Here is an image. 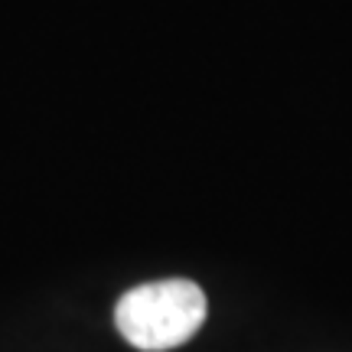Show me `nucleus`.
<instances>
[{
	"label": "nucleus",
	"instance_id": "1",
	"mask_svg": "<svg viewBox=\"0 0 352 352\" xmlns=\"http://www.w3.org/2000/svg\"><path fill=\"white\" fill-rule=\"evenodd\" d=\"M209 303L186 277L131 287L114 307V327L134 349L166 352L189 342L206 323Z\"/></svg>",
	"mask_w": 352,
	"mask_h": 352
}]
</instances>
